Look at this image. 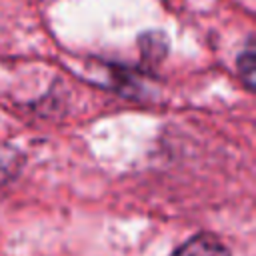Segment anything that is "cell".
Returning a JSON list of instances; mask_svg holds the SVG:
<instances>
[{
	"label": "cell",
	"mask_w": 256,
	"mask_h": 256,
	"mask_svg": "<svg viewBox=\"0 0 256 256\" xmlns=\"http://www.w3.org/2000/svg\"><path fill=\"white\" fill-rule=\"evenodd\" d=\"M172 256H230L224 244L210 236H198L190 242H186L182 248H178Z\"/></svg>",
	"instance_id": "6da1fadb"
}]
</instances>
